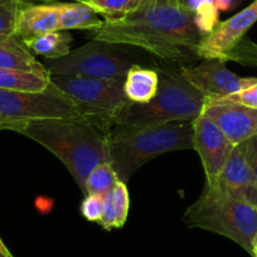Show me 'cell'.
Here are the masks:
<instances>
[{
    "mask_svg": "<svg viewBox=\"0 0 257 257\" xmlns=\"http://www.w3.org/2000/svg\"><path fill=\"white\" fill-rule=\"evenodd\" d=\"M206 34L196 9L179 0H145L120 18L103 19L91 38L138 47L173 63H188L199 59L198 47Z\"/></svg>",
    "mask_w": 257,
    "mask_h": 257,
    "instance_id": "6da1fadb",
    "label": "cell"
},
{
    "mask_svg": "<svg viewBox=\"0 0 257 257\" xmlns=\"http://www.w3.org/2000/svg\"><path fill=\"white\" fill-rule=\"evenodd\" d=\"M8 130L38 143L63 163L80 189L101 163L108 162L107 135L82 118H48L12 123Z\"/></svg>",
    "mask_w": 257,
    "mask_h": 257,
    "instance_id": "7a4b0ae2",
    "label": "cell"
},
{
    "mask_svg": "<svg viewBox=\"0 0 257 257\" xmlns=\"http://www.w3.org/2000/svg\"><path fill=\"white\" fill-rule=\"evenodd\" d=\"M108 162L126 183L149 160L170 152L193 149V121L155 126H112L107 137Z\"/></svg>",
    "mask_w": 257,
    "mask_h": 257,
    "instance_id": "3957f363",
    "label": "cell"
},
{
    "mask_svg": "<svg viewBox=\"0 0 257 257\" xmlns=\"http://www.w3.org/2000/svg\"><path fill=\"white\" fill-rule=\"evenodd\" d=\"M159 87L148 103L128 102L115 118V125L155 126L177 121H193L202 113L206 98L180 72L158 68Z\"/></svg>",
    "mask_w": 257,
    "mask_h": 257,
    "instance_id": "277c9868",
    "label": "cell"
},
{
    "mask_svg": "<svg viewBox=\"0 0 257 257\" xmlns=\"http://www.w3.org/2000/svg\"><path fill=\"white\" fill-rule=\"evenodd\" d=\"M183 221L190 228L221 234L253 256L257 208L204 187L201 197L185 211Z\"/></svg>",
    "mask_w": 257,
    "mask_h": 257,
    "instance_id": "5b68a950",
    "label": "cell"
},
{
    "mask_svg": "<svg viewBox=\"0 0 257 257\" xmlns=\"http://www.w3.org/2000/svg\"><path fill=\"white\" fill-rule=\"evenodd\" d=\"M123 80L51 77L53 85L75 102L80 117L106 135L112 128L121 110L130 102L123 91Z\"/></svg>",
    "mask_w": 257,
    "mask_h": 257,
    "instance_id": "8992f818",
    "label": "cell"
},
{
    "mask_svg": "<svg viewBox=\"0 0 257 257\" xmlns=\"http://www.w3.org/2000/svg\"><path fill=\"white\" fill-rule=\"evenodd\" d=\"M117 46L91 39L85 46L71 51L67 56L48 59L46 64L51 77L125 78L134 66Z\"/></svg>",
    "mask_w": 257,
    "mask_h": 257,
    "instance_id": "52a82bcc",
    "label": "cell"
},
{
    "mask_svg": "<svg viewBox=\"0 0 257 257\" xmlns=\"http://www.w3.org/2000/svg\"><path fill=\"white\" fill-rule=\"evenodd\" d=\"M48 118H81L75 102L52 81L43 92L0 88V123L6 130L12 123Z\"/></svg>",
    "mask_w": 257,
    "mask_h": 257,
    "instance_id": "ba28073f",
    "label": "cell"
},
{
    "mask_svg": "<svg viewBox=\"0 0 257 257\" xmlns=\"http://www.w3.org/2000/svg\"><path fill=\"white\" fill-rule=\"evenodd\" d=\"M179 72L206 101L222 100L257 83V77H241L219 59H202L197 67L183 66Z\"/></svg>",
    "mask_w": 257,
    "mask_h": 257,
    "instance_id": "9c48e42d",
    "label": "cell"
},
{
    "mask_svg": "<svg viewBox=\"0 0 257 257\" xmlns=\"http://www.w3.org/2000/svg\"><path fill=\"white\" fill-rule=\"evenodd\" d=\"M256 22L257 6L252 3L227 21L217 23L202 39L198 47V57L201 59L233 61L234 53L243 42L244 34Z\"/></svg>",
    "mask_w": 257,
    "mask_h": 257,
    "instance_id": "30bf717a",
    "label": "cell"
},
{
    "mask_svg": "<svg viewBox=\"0 0 257 257\" xmlns=\"http://www.w3.org/2000/svg\"><path fill=\"white\" fill-rule=\"evenodd\" d=\"M193 149L198 153L207 183L211 184L222 173L234 145L211 118L201 113L193 120Z\"/></svg>",
    "mask_w": 257,
    "mask_h": 257,
    "instance_id": "8fae6325",
    "label": "cell"
},
{
    "mask_svg": "<svg viewBox=\"0 0 257 257\" xmlns=\"http://www.w3.org/2000/svg\"><path fill=\"white\" fill-rule=\"evenodd\" d=\"M203 115L211 118L237 147L257 135V108L228 100L206 101Z\"/></svg>",
    "mask_w": 257,
    "mask_h": 257,
    "instance_id": "7c38bea8",
    "label": "cell"
},
{
    "mask_svg": "<svg viewBox=\"0 0 257 257\" xmlns=\"http://www.w3.org/2000/svg\"><path fill=\"white\" fill-rule=\"evenodd\" d=\"M206 187L257 208V180L238 145L234 147L219 177L211 184L206 183Z\"/></svg>",
    "mask_w": 257,
    "mask_h": 257,
    "instance_id": "4fadbf2b",
    "label": "cell"
},
{
    "mask_svg": "<svg viewBox=\"0 0 257 257\" xmlns=\"http://www.w3.org/2000/svg\"><path fill=\"white\" fill-rule=\"evenodd\" d=\"M57 31H59V3H26L19 12L16 36L22 42Z\"/></svg>",
    "mask_w": 257,
    "mask_h": 257,
    "instance_id": "5bb4252c",
    "label": "cell"
},
{
    "mask_svg": "<svg viewBox=\"0 0 257 257\" xmlns=\"http://www.w3.org/2000/svg\"><path fill=\"white\" fill-rule=\"evenodd\" d=\"M159 75L157 70L133 66L123 80V91L130 102L148 103L157 95Z\"/></svg>",
    "mask_w": 257,
    "mask_h": 257,
    "instance_id": "9a60e30c",
    "label": "cell"
},
{
    "mask_svg": "<svg viewBox=\"0 0 257 257\" xmlns=\"http://www.w3.org/2000/svg\"><path fill=\"white\" fill-rule=\"evenodd\" d=\"M103 24L100 14L81 2L59 3V31H96Z\"/></svg>",
    "mask_w": 257,
    "mask_h": 257,
    "instance_id": "2e32d148",
    "label": "cell"
},
{
    "mask_svg": "<svg viewBox=\"0 0 257 257\" xmlns=\"http://www.w3.org/2000/svg\"><path fill=\"white\" fill-rule=\"evenodd\" d=\"M72 36L67 31H57L37 38L24 41V46L32 54H38L46 59H57L71 52Z\"/></svg>",
    "mask_w": 257,
    "mask_h": 257,
    "instance_id": "e0dca14e",
    "label": "cell"
},
{
    "mask_svg": "<svg viewBox=\"0 0 257 257\" xmlns=\"http://www.w3.org/2000/svg\"><path fill=\"white\" fill-rule=\"evenodd\" d=\"M51 85V77L26 71L0 68V88L26 92H43Z\"/></svg>",
    "mask_w": 257,
    "mask_h": 257,
    "instance_id": "ac0fdd59",
    "label": "cell"
},
{
    "mask_svg": "<svg viewBox=\"0 0 257 257\" xmlns=\"http://www.w3.org/2000/svg\"><path fill=\"white\" fill-rule=\"evenodd\" d=\"M117 182L118 178L110 162L101 163L97 167L93 168L88 177L86 178L85 189L82 193L85 196H88V194L103 196L112 190Z\"/></svg>",
    "mask_w": 257,
    "mask_h": 257,
    "instance_id": "d6986e66",
    "label": "cell"
},
{
    "mask_svg": "<svg viewBox=\"0 0 257 257\" xmlns=\"http://www.w3.org/2000/svg\"><path fill=\"white\" fill-rule=\"evenodd\" d=\"M24 0H0V38L17 37V22Z\"/></svg>",
    "mask_w": 257,
    "mask_h": 257,
    "instance_id": "ffe728a7",
    "label": "cell"
},
{
    "mask_svg": "<svg viewBox=\"0 0 257 257\" xmlns=\"http://www.w3.org/2000/svg\"><path fill=\"white\" fill-rule=\"evenodd\" d=\"M95 9L105 19H115L125 16L134 8V0H78Z\"/></svg>",
    "mask_w": 257,
    "mask_h": 257,
    "instance_id": "44dd1931",
    "label": "cell"
},
{
    "mask_svg": "<svg viewBox=\"0 0 257 257\" xmlns=\"http://www.w3.org/2000/svg\"><path fill=\"white\" fill-rule=\"evenodd\" d=\"M113 207H115L116 219H117L118 228L123 227L128 216V208H130V197L126 183L118 180L112 189Z\"/></svg>",
    "mask_w": 257,
    "mask_h": 257,
    "instance_id": "7402d4cb",
    "label": "cell"
},
{
    "mask_svg": "<svg viewBox=\"0 0 257 257\" xmlns=\"http://www.w3.org/2000/svg\"><path fill=\"white\" fill-rule=\"evenodd\" d=\"M103 212V198L97 194H88L85 196L82 204H81V213L87 221L100 222Z\"/></svg>",
    "mask_w": 257,
    "mask_h": 257,
    "instance_id": "603a6c76",
    "label": "cell"
},
{
    "mask_svg": "<svg viewBox=\"0 0 257 257\" xmlns=\"http://www.w3.org/2000/svg\"><path fill=\"white\" fill-rule=\"evenodd\" d=\"M103 198V212L102 217H101L100 224L103 229L106 231H111L113 228H118L117 219H116L115 207H113V199H112V190L107 192L102 196Z\"/></svg>",
    "mask_w": 257,
    "mask_h": 257,
    "instance_id": "cb8c5ba5",
    "label": "cell"
},
{
    "mask_svg": "<svg viewBox=\"0 0 257 257\" xmlns=\"http://www.w3.org/2000/svg\"><path fill=\"white\" fill-rule=\"evenodd\" d=\"M222 100H228L232 102L239 103V105L247 106V107L257 108V83L256 85L247 87L244 90L239 91V92L234 93V95L228 96Z\"/></svg>",
    "mask_w": 257,
    "mask_h": 257,
    "instance_id": "d4e9b609",
    "label": "cell"
},
{
    "mask_svg": "<svg viewBox=\"0 0 257 257\" xmlns=\"http://www.w3.org/2000/svg\"><path fill=\"white\" fill-rule=\"evenodd\" d=\"M238 147L243 152L244 157H246L247 162H248L249 167H251L252 172H253L254 178L257 180V135L248 139L247 142L239 144Z\"/></svg>",
    "mask_w": 257,
    "mask_h": 257,
    "instance_id": "484cf974",
    "label": "cell"
},
{
    "mask_svg": "<svg viewBox=\"0 0 257 257\" xmlns=\"http://www.w3.org/2000/svg\"><path fill=\"white\" fill-rule=\"evenodd\" d=\"M212 3H213L214 8H216L217 11L227 12L236 8V7L241 3V0H212Z\"/></svg>",
    "mask_w": 257,
    "mask_h": 257,
    "instance_id": "4316f807",
    "label": "cell"
},
{
    "mask_svg": "<svg viewBox=\"0 0 257 257\" xmlns=\"http://www.w3.org/2000/svg\"><path fill=\"white\" fill-rule=\"evenodd\" d=\"M0 257H14L2 238H0Z\"/></svg>",
    "mask_w": 257,
    "mask_h": 257,
    "instance_id": "83f0119b",
    "label": "cell"
},
{
    "mask_svg": "<svg viewBox=\"0 0 257 257\" xmlns=\"http://www.w3.org/2000/svg\"><path fill=\"white\" fill-rule=\"evenodd\" d=\"M27 3L31 4H49V3H56L58 0H24Z\"/></svg>",
    "mask_w": 257,
    "mask_h": 257,
    "instance_id": "f1b7e54d",
    "label": "cell"
},
{
    "mask_svg": "<svg viewBox=\"0 0 257 257\" xmlns=\"http://www.w3.org/2000/svg\"><path fill=\"white\" fill-rule=\"evenodd\" d=\"M252 257H257V234L254 237V241H253V256Z\"/></svg>",
    "mask_w": 257,
    "mask_h": 257,
    "instance_id": "f546056e",
    "label": "cell"
},
{
    "mask_svg": "<svg viewBox=\"0 0 257 257\" xmlns=\"http://www.w3.org/2000/svg\"><path fill=\"white\" fill-rule=\"evenodd\" d=\"M180 3L183 4V6H187V7H189V4L192 3L193 0H179Z\"/></svg>",
    "mask_w": 257,
    "mask_h": 257,
    "instance_id": "4dcf8cb0",
    "label": "cell"
},
{
    "mask_svg": "<svg viewBox=\"0 0 257 257\" xmlns=\"http://www.w3.org/2000/svg\"><path fill=\"white\" fill-rule=\"evenodd\" d=\"M144 2H145V0H134V8H137L138 6H140V4L144 3ZM134 8H133V9H134Z\"/></svg>",
    "mask_w": 257,
    "mask_h": 257,
    "instance_id": "1f68e13d",
    "label": "cell"
},
{
    "mask_svg": "<svg viewBox=\"0 0 257 257\" xmlns=\"http://www.w3.org/2000/svg\"><path fill=\"white\" fill-rule=\"evenodd\" d=\"M2 130H6V126H4L3 123H0V132H2Z\"/></svg>",
    "mask_w": 257,
    "mask_h": 257,
    "instance_id": "d6a6232c",
    "label": "cell"
},
{
    "mask_svg": "<svg viewBox=\"0 0 257 257\" xmlns=\"http://www.w3.org/2000/svg\"><path fill=\"white\" fill-rule=\"evenodd\" d=\"M253 3H254V4H256V6H257V0H254V2H253Z\"/></svg>",
    "mask_w": 257,
    "mask_h": 257,
    "instance_id": "836d02e7",
    "label": "cell"
},
{
    "mask_svg": "<svg viewBox=\"0 0 257 257\" xmlns=\"http://www.w3.org/2000/svg\"><path fill=\"white\" fill-rule=\"evenodd\" d=\"M72 2H78V0H72Z\"/></svg>",
    "mask_w": 257,
    "mask_h": 257,
    "instance_id": "e575fe53",
    "label": "cell"
}]
</instances>
